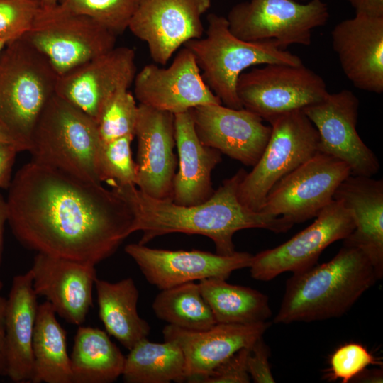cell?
Returning <instances> with one entry per match:
<instances>
[{
	"mask_svg": "<svg viewBox=\"0 0 383 383\" xmlns=\"http://www.w3.org/2000/svg\"><path fill=\"white\" fill-rule=\"evenodd\" d=\"M8 189L7 222L30 250L96 265L134 233L129 204L101 184L31 160Z\"/></svg>",
	"mask_w": 383,
	"mask_h": 383,
	"instance_id": "1",
	"label": "cell"
},
{
	"mask_svg": "<svg viewBox=\"0 0 383 383\" xmlns=\"http://www.w3.org/2000/svg\"><path fill=\"white\" fill-rule=\"evenodd\" d=\"M247 172L239 170L225 179L206 201L192 206L175 204L172 199H157L135 185L111 187L129 204L134 215L133 232L141 231L138 243L146 245L154 238L172 233L198 234L210 238L217 254L235 252L234 234L247 228H262L279 233L294 225L282 216L250 210L238 197V188Z\"/></svg>",
	"mask_w": 383,
	"mask_h": 383,
	"instance_id": "2",
	"label": "cell"
},
{
	"mask_svg": "<svg viewBox=\"0 0 383 383\" xmlns=\"http://www.w3.org/2000/svg\"><path fill=\"white\" fill-rule=\"evenodd\" d=\"M377 280L365 254L343 245L331 260L293 273L273 322L288 324L340 317Z\"/></svg>",
	"mask_w": 383,
	"mask_h": 383,
	"instance_id": "3",
	"label": "cell"
},
{
	"mask_svg": "<svg viewBox=\"0 0 383 383\" xmlns=\"http://www.w3.org/2000/svg\"><path fill=\"white\" fill-rule=\"evenodd\" d=\"M57 77L47 59L21 36L10 40L0 53V124L23 151L29 150Z\"/></svg>",
	"mask_w": 383,
	"mask_h": 383,
	"instance_id": "4",
	"label": "cell"
},
{
	"mask_svg": "<svg viewBox=\"0 0 383 383\" xmlns=\"http://www.w3.org/2000/svg\"><path fill=\"white\" fill-rule=\"evenodd\" d=\"M205 35L184 44L194 54L202 77L225 106H243L236 94L239 76L250 67L270 63L303 64L301 59L274 42L246 41L229 30L226 17L208 14Z\"/></svg>",
	"mask_w": 383,
	"mask_h": 383,
	"instance_id": "5",
	"label": "cell"
},
{
	"mask_svg": "<svg viewBox=\"0 0 383 383\" xmlns=\"http://www.w3.org/2000/svg\"><path fill=\"white\" fill-rule=\"evenodd\" d=\"M101 143L96 121L55 93L35 126L28 152L35 162L101 184L96 163Z\"/></svg>",
	"mask_w": 383,
	"mask_h": 383,
	"instance_id": "6",
	"label": "cell"
},
{
	"mask_svg": "<svg viewBox=\"0 0 383 383\" xmlns=\"http://www.w3.org/2000/svg\"><path fill=\"white\" fill-rule=\"evenodd\" d=\"M21 37L60 76L112 50L117 35L92 18L57 3L40 6L30 29Z\"/></svg>",
	"mask_w": 383,
	"mask_h": 383,
	"instance_id": "7",
	"label": "cell"
},
{
	"mask_svg": "<svg viewBox=\"0 0 383 383\" xmlns=\"http://www.w3.org/2000/svg\"><path fill=\"white\" fill-rule=\"evenodd\" d=\"M269 123L271 134L267 145L238 188L240 203L255 211H260L277 182L318 152V131L302 110L282 114Z\"/></svg>",
	"mask_w": 383,
	"mask_h": 383,
	"instance_id": "8",
	"label": "cell"
},
{
	"mask_svg": "<svg viewBox=\"0 0 383 383\" xmlns=\"http://www.w3.org/2000/svg\"><path fill=\"white\" fill-rule=\"evenodd\" d=\"M329 16L322 0H249L233 6L226 19L237 38L252 42L271 40L285 50L292 45H309L312 31L325 26Z\"/></svg>",
	"mask_w": 383,
	"mask_h": 383,
	"instance_id": "9",
	"label": "cell"
},
{
	"mask_svg": "<svg viewBox=\"0 0 383 383\" xmlns=\"http://www.w3.org/2000/svg\"><path fill=\"white\" fill-rule=\"evenodd\" d=\"M328 93L323 79L304 64H265L243 72L236 84L243 108L268 123L286 113L302 110Z\"/></svg>",
	"mask_w": 383,
	"mask_h": 383,
	"instance_id": "10",
	"label": "cell"
},
{
	"mask_svg": "<svg viewBox=\"0 0 383 383\" xmlns=\"http://www.w3.org/2000/svg\"><path fill=\"white\" fill-rule=\"evenodd\" d=\"M350 174L348 164L317 152L274 184L260 211L293 224L315 218L333 200L337 188Z\"/></svg>",
	"mask_w": 383,
	"mask_h": 383,
	"instance_id": "11",
	"label": "cell"
},
{
	"mask_svg": "<svg viewBox=\"0 0 383 383\" xmlns=\"http://www.w3.org/2000/svg\"><path fill=\"white\" fill-rule=\"evenodd\" d=\"M314 221L284 243L252 256L251 277L270 281L282 273H293L316 265L322 252L333 243L345 239L354 229L353 216L340 201L333 200Z\"/></svg>",
	"mask_w": 383,
	"mask_h": 383,
	"instance_id": "12",
	"label": "cell"
},
{
	"mask_svg": "<svg viewBox=\"0 0 383 383\" xmlns=\"http://www.w3.org/2000/svg\"><path fill=\"white\" fill-rule=\"evenodd\" d=\"M359 106L353 92L343 89L328 93L302 111L318 131V152L348 164L353 175L373 177L380 164L357 131Z\"/></svg>",
	"mask_w": 383,
	"mask_h": 383,
	"instance_id": "13",
	"label": "cell"
},
{
	"mask_svg": "<svg viewBox=\"0 0 383 383\" xmlns=\"http://www.w3.org/2000/svg\"><path fill=\"white\" fill-rule=\"evenodd\" d=\"M211 0H139L128 28L148 45L154 62L165 65L187 42L203 36L201 16Z\"/></svg>",
	"mask_w": 383,
	"mask_h": 383,
	"instance_id": "14",
	"label": "cell"
},
{
	"mask_svg": "<svg viewBox=\"0 0 383 383\" xmlns=\"http://www.w3.org/2000/svg\"><path fill=\"white\" fill-rule=\"evenodd\" d=\"M124 250L145 279L160 290L195 280L227 279L233 271L249 267L253 256L237 251L221 255L197 250L155 249L140 243L128 244Z\"/></svg>",
	"mask_w": 383,
	"mask_h": 383,
	"instance_id": "15",
	"label": "cell"
},
{
	"mask_svg": "<svg viewBox=\"0 0 383 383\" xmlns=\"http://www.w3.org/2000/svg\"><path fill=\"white\" fill-rule=\"evenodd\" d=\"M133 83L140 104L173 114L200 105L222 104L204 82L194 54L185 47L167 68L145 65Z\"/></svg>",
	"mask_w": 383,
	"mask_h": 383,
	"instance_id": "16",
	"label": "cell"
},
{
	"mask_svg": "<svg viewBox=\"0 0 383 383\" xmlns=\"http://www.w3.org/2000/svg\"><path fill=\"white\" fill-rule=\"evenodd\" d=\"M136 74L134 50L115 47L58 76L55 94L96 122L107 99L118 90L128 89Z\"/></svg>",
	"mask_w": 383,
	"mask_h": 383,
	"instance_id": "17",
	"label": "cell"
},
{
	"mask_svg": "<svg viewBox=\"0 0 383 383\" xmlns=\"http://www.w3.org/2000/svg\"><path fill=\"white\" fill-rule=\"evenodd\" d=\"M194 128L201 142L246 166L261 157L271 134V126L255 113L222 104L192 109Z\"/></svg>",
	"mask_w": 383,
	"mask_h": 383,
	"instance_id": "18",
	"label": "cell"
},
{
	"mask_svg": "<svg viewBox=\"0 0 383 383\" xmlns=\"http://www.w3.org/2000/svg\"><path fill=\"white\" fill-rule=\"evenodd\" d=\"M135 136L138 140L135 186L152 198L172 199L177 167L174 153V115L139 104Z\"/></svg>",
	"mask_w": 383,
	"mask_h": 383,
	"instance_id": "19",
	"label": "cell"
},
{
	"mask_svg": "<svg viewBox=\"0 0 383 383\" xmlns=\"http://www.w3.org/2000/svg\"><path fill=\"white\" fill-rule=\"evenodd\" d=\"M30 272L37 296H44L56 314L70 324H82L93 306L95 265L37 252Z\"/></svg>",
	"mask_w": 383,
	"mask_h": 383,
	"instance_id": "20",
	"label": "cell"
},
{
	"mask_svg": "<svg viewBox=\"0 0 383 383\" xmlns=\"http://www.w3.org/2000/svg\"><path fill=\"white\" fill-rule=\"evenodd\" d=\"M332 45L346 77L357 89L383 92V17L355 14L335 26Z\"/></svg>",
	"mask_w": 383,
	"mask_h": 383,
	"instance_id": "21",
	"label": "cell"
},
{
	"mask_svg": "<svg viewBox=\"0 0 383 383\" xmlns=\"http://www.w3.org/2000/svg\"><path fill=\"white\" fill-rule=\"evenodd\" d=\"M271 326L270 321L248 324L217 323L204 331L172 325L162 329L164 340L177 344L184 358V381L205 374L238 350L250 348Z\"/></svg>",
	"mask_w": 383,
	"mask_h": 383,
	"instance_id": "22",
	"label": "cell"
},
{
	"mask_svg": "<svg viewBox=\"0 0 383 383\" xmlns=\"http://www.w3.org/2000/svg\"><path fill=\"white\" fill-rule=\"evenodd\" d=\"M333 199L353 216L355 228L343 245L359 249L370 260L377 279L383 277V181L350 174L338 186Z\"/></svg>",
	"mask_w": 383,
	"mask_h": 383,
	"instance_id": "23",
	"label": "cell"
},
{
	"mask_svg": "<svg viewBox=\"0 0 383 383\" xmlns=\"http://www.w3.org/2000/svg\"><path fill=\"white\" fill-rule=\"evenodd\" d=\"M174 115V139L178 170L172 183V201L192 206L207 201L214 193L211 173L221 153L204 145L195 128L192 109Z\"/></svg>",
	"mask_w": 383,
	"mask_h": 383,
	"instance_id": "24",
	"label": "cell"
},
{
	"mask_svg": "<svg viewBox=\"0 0 383 383\" xmlns=\"http://www.w3.org/2000/svg\"><path fill=\"white\" fill-rule=\"evenodd\" d=\"M30 270L13 278L6 299L5 320L6 376L16 383L31 382L33 338L38 308Z\"/></svg>",
	"mask_w": 383,
	"mask_h": 383,
	"instance_id": "25",
	"label": "cell"
},
{
	"mask_svg": "<svg viewBox=\"0 0 383 383\" xmlns=\"http://www.w3.org/2000/svg\"><path fill=\"white\" fill-rule=\"evenodd\" d=\"M94 286L99 318L109 335L128 350L148 337L150 327L138 314L139 292L131 277L116 282L96 278Z\"/></svg>",
	"mask_w": 383,
	"mask_h": 383,
	"instance_id": "26",
	"label": "cell"
},
{
	"mask_svg": "<svg viewBox=\"0 0 383 383\" xmlns=\"http://www.w3.org/2000/svg\"><path fill=\"white\" fill-rule=\"evenodd\" d=\"M125 357L98 328L79 326L70 357L72 383H111L122 374Z\"/></svg>",
	"mask_w": 383,
	"mask_h": 383,
	"instance_id": "27",
	"label": "cell"
},
{
	"mask_svg": "<svg viewBox=\"0 0 383 383\" xmlns=\"http://www.w3.org/2000/svg\"><path fill=\"white\" fill-rule=\"evenodd\" d=\"M32 383H72L67 334L51 304L38 305L33 338Z\"/></svg>",
	"mask_w": 383,
	"mask_h": 383,
	"instance_id": "28",
	"label": "cell"
},
{
	"mask_svg": "<svg viewBox=\"0 0 383 383\" xmlns=\"http://www.w3.org/2000/svg\"><path fill=\"white\" fill-rule=\"evenodd\" d=\"M221 278H209L198 283L217 323L248 324L266 321L272 316L267 296Z\"/></svg>",
	"mask_w": 383,
	"mask_h": 383,
	"instance_id": "29",
	"label": "cell"
},
{
	"mask_svg": "<svg viewBox=\"0 0 383 383\" xmlns=\"http://www.w3.org/2000/svg\"><path fill=\"white\" fill-rule=\"evenodd\" d=\"M126 383H170L184 381V358L173 342L138 341L125 357L121 374Z\"/></svg>",
	"mask_w": 383,
	"mask_h": 383,
	"instance_id": "30",
	"label": "cell"
},
{
	"mask_svg": "<svg viewBox=\"0 0 383 383\" xmlns=\"http://www.w3.org/2000/svg\"><path fill=\"white\" fill-rule=\"evenodd\" d=\"M152 308L159 319L185 330L204 331L217 323L194 282L161 290Z\"/></svg>",
	"mask_w": 383,
	"mask_h": 383,
	"instance_id": "31",
	"label": "cell"
},
{
	"mask_svg": "<svg viewBox=\"0 0 383 383\" xmlns=\"http://www.w3.org/2000/svg\"><path fill=\"white\" fill-rule=\"evenodd\" d=\"M133 135L101 141L97 153V170L101 182L111 187L136 184L137 170L131 152Z\"/></svg>",
	"mask_w": 383,
	"mask_h": 383,
	"instance_id": "32",
	"label": "cell"
},
{
	"mask_svg": "<svg viewBox=\"0 0 383 383\" xmlns=\"http://www.w3.org/2000/svg\"><path fill=\"white\" fill-rule=\"evenodd\" d=\"M138 105L128 89L116 91L103 105L96 123L101 141L126 135L135 137Z\"/></svg>",
	"mask_w": 383,
	"mask_h": 383,
	"instance_id": "33",
	"label": "cell"
},
{
	"mask_svg": "<svg viewBox=\"0 0 383 383\" xmlns=\"http://www.w3.org/2000/svg\"><path fill=\"white\" fill-rule=\"evenodd\" d=\"M139 0H57L69 11L88 16L116 34L128 27Z\"/></svg>",
	"mask_w": 383,
	"mask_h": 383,
	"instance_id": "34",
	"label": "cell"
},
{
	"mask_svg": "<svg viewBox=\"0 0 383 383\" xmlns=\"http://www.w3.org/2000/svg\"><path fill=\"white\" fill-rule=\"evenodd\" d=\"M326 378L341 379L348 383L371 365H380L379 361L362 345L349 343L340 346L331 355Z\"/></svg>",
	"mask_w": 383,
	"mask_h": 383,
	"instance_id": "35",
	"label": "cell"
},
{
	"mask_svg": "<svg viewBox=\"0 0 383 383\" xmlns=\"http://www.w3.org/2000/svg\"><path fill=\"white\" fill-rule=\"evenodd\" d=\"M40 0H0V40L22 36L32 26Z\"/></svg>",
	"mask_w": 383,
	"mask_h": 383,
	"instance_id": "36",
	"label": "cell"
},
{
	"mask_svg": "<svg viewBox=\"0 0 383 383\" xmlns=\"http://www.w3.org/2000/svg\"><path fill=\"white\" fill-rule=\"evenodd\" d=\"M250 348H243L209 372L187 380L192 383H248L247 357Z\"/></svg>",
	"mask_w": 383,
	"mask_h": 383,
	"instance_id": "37",
	"label": "cell"
},
{
	"mask_svg": "<svg viewBox=\"0 0 383 383\" xmlns=\"http://www.w3.org/2000/svg\"><path fill=\"white\" fill-rule=\"evenodd\" d=\"M270 349L263 341L262 336L250 348L246 365L248 374L254 382H275L270 365Z\"/></svg>",
	"mask_w": 383,
	"mask_h": 383,
	"instance_id": "38",
	"label": "cell"
},
{
	"mask_svg": "<svg viewBox=\"0 0 383 383\" xmlns=\"http://www.w3.org/2000/svg\"><path fill=\"white\" fill-rule=\"evenodd\" d=\"M19 152L15 145L0 143V189H8L10 186L16 156Z\"/></svg>",
	"mask_w": 383,
	"mask_h": 383,
	"instance_id": "39",
	"label": "cell"
},
{
	"mask_svg": "<svg viewBox=\"0 0 383 383\" xmlns=\"http://www.w3.org/2000/svg\"><path fill=\"white\" fill-rule=\"evenodd\" d=\"M355 14L383 17V0H347Z\"/></svg>",
	"mask_w": 383,
	"mask_h": 383,
	"instance_id": "40",
	"label": "cell"
},
{
	"mask_svg": "<svg viewBox=\"0 0 383 383\" xmlns=\"http://www.w3.org/2000/svg\"><path fill=\"white\" fill-rule=\"evenodd\" d=\"M3 284L0 280V376H6L5 320L6 299L1 295Z\"/></svg>",
	"mask_w": 383,
	"mask_h": 383,
	"instance_id": "41",
	"label": "cell"
},
{
	"mask_svg": "<svg viewBox=\"0 0 383 383\" xmlns=\"http://www.w3.org/2000/svg\"><path fill=\"white\" fill-rule=\"evenodd\" d=\"M383 373L382 370L379 369L367 370L365 368L356 377H355L351 382H382Z\"/></svg>",
	"mask_w": 383,
	"mask_h": 383,
	"instance_id": "42",
	"label": "cell"
},
{
	"mask_svg": "<svg viewBox=\"0 0 383 383\" xmlns=\"http://www.w3.org/2000/svg\"><path fill=\"white\" fill-rule=\"evenodd\" d=\"M8 221V211L6 199L0 194V265L4 250V234L5 223Z\"/></svg>",
	"mask_w": 383,
	"mask_h": 383,
	"instance_id": "43",
	"label": "cell"
},
{
	"mask_svg": "<svg viewBox=\"0 0 383 383\" xmlns=\"http://www.w3.org/2000/svg\"><path fill=\"white\" fill-rule=\"evenodd\" d=\"M0 143H9L16 145L20 151H23L20 145L12 137L9 132L0 124Z\"/></svg>",
	"mask_w": 383,
	"mask_h": 383,
	"instance_id": "44",
	"label": "cell"
},
{
	"mask_svg": "<svg viewBox=\"0 0 383 383\" xmlns=\"http://www.w3.org/2000/svg\"><path fill=\"white\" fill-rule=\"evenodd\" d=\"M41 6H50L56 4L57 0H40Z\"/></svg>",
	"mask_w": 383,
	"mask_h": 383,
	"instance_id": "45",
	"label": "cell"
},
{
	"mask_svg": "<svg viewBox=\"0 0 383 383\" xmlns=\"http://www.w3.org/2000/svg\"><path fill=\"white\" fill-rule=\"evenodd\" d=\"M9 41L6 40H0V53L5 47V45L9 43Z\"/></svg>",
	"mask_w": 383,
	"mask_h": 383,
	"instance_id": "46",
	"label": "cell"
},
{
	"mask_svg": "<svg viewBox=\"0 0 383 383\" xmlns=\"http://www.w3.org/2000/svg\"><path fill=\"white\" fill-rule=\"evenodd\" d=\"M294 1H299V2H300V1H307V0H294Z\"/></svg>",
	"mask_w": 383,
	"mask_h": 383,
	"instance_id": "47",
	"label": "cell"
}]
</instances>
